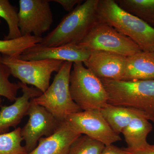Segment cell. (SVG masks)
Instances as JSON below:
<instances>
[{"instance_id": "1", "label": "cell", "mask_w": 154, "mask_h": 154, "mask_svg": "<svg viewBox=\"0 0 154 154\" xmlns=\"http://www.w3.org/2000/svg\"><path fill=\"white\" fill-rule=\"evenodd\" d=\"M99 0H87L66 15L39 44L46 47L79 44L99 21Z\"/></svg>"}, {"instance_id": "2", "label": "cell", "mask_w": 154, "mask_h": 154, "mask_svg": "<svg viewBox=\"0 0 154 154\" xmlns=\"http://www.w3.org/2000/svg\"><path fill=\"white\" fill-rule=\"evenodd\" d=\"M99 21L105 22L131 39L143 51L154 53V28L121 8L115 0H99Z\"/></svg>"}, {"instance_id": "3", "label": "cell", "mask_w": 154, "mask_h": 154, "mask_svg": "<svg viewBox=\"0 0 154 154\" xmlns=\"http://www.w3.org/2000/svg\"><path fill=\"white\" fill-rule=\"evenodd\" d=\"M100 80L108 95V104L137 110L154 122V79Z\"/></svg>"}, {"instance_id": "4", "label": "cell", "mask_w": 154, "mask_h": 154, "mask_svg": "<svg viewBox=\"0 0 154 154\" xmlns=\"http://www.w3.org/2000/svg\"><path fill=\"white\" fill-rule=\"evenodd\" d=\"M69 87L72 99L82 111L100 110L108 104L102 81L83 63H73Z\"/></svg>"}, {"instance_id": "5", "label": "cell", "mask_w": 154, "mask_h": 154, "mask_svg": "<svg viewBox=\"0 0 154 154\" xmlns=\"http://www.w3.org/2000/svg\"><path fill=\"white\" fill-rule=\"evenodd\" d=\"M73 63L64 62L49 88L41 96L34 98L60 122L69 116L82 111L72 99L70 91V76Z\"/></svg>"}, {"instance_id": "6", "label": "cell", "mask_w": 154, "mask_h": 154, "mask_svg": "<svg viewBox=\"0 0 154 154\" xmlns=\"http://www.w3.org/2000/svg\"><path fill=\"white\" fill-rule=\"evenodd\" d=\"M78 45L91 51H101L127 57L143 51L131 39L107 23L99 21Z\"/></svg>"}, {"instance_id": "7", "label": "cell", "mask_w": 154, "mask_h": 154, "mask_svg": "<svg viewBox=\"0 0 154 154\" xmlns=\"http://www.w3.org/2000/svg\"><path fill=\"white\" fill-rule=\"evenodd\" d=\"M2 56L3 62L8 67L12 76L22 84L31 85L43 93L49 88L53 73L57 72L64 62L54 60H24Z\"/></svg>"}, {"instance_id": "8", "label": "cell", "mask_w": 154, "mask_h": 154, "mask_svg": "<svg viewBox=\"0 0 154 154\" xmlns=\"http://www.w3.org/2000/svg\"><path fill=\"white\" fill-rule=\"evenodd\" d=\"M48 0H19V25L22 36H42L53 22Z\"/></svg>"}, {"instance_id": "9", "label": "cell", "mask_w": 154, "mask_h": 154, "mask_svg": "<svg viewBox=\"0 0 154 154\" xmlns=\"http://www.w3.org/2000/svg\"><path fill=\"white\" fill-rule=\"evenodd\" d=\"M27 115L28 122L21 128V136L25 141L27 153L33 150L42 137H48L57 130L60 122L44 107L30 100Z\"/></svg>"}, {"instance_id": "10", "label": "cell", "mask_w": 154, "mask_h": 154, "mask_svg": "<svg viewBox=\"0 0 154 154\" xmlns=\"http://www.w3.org/2000/svg\"><path fill=\"white\" fill-rule=\"evenodd\" d=\"M66 120L78 133L99 141L105 146L121 140L120 135L113 131L99 110L73 113Z\"/></svg>"}, {"instance_id": "11", "label": "cell", "mask_w": 154, "mask_h": 154, "mask_svg": "<svg viewBox=\"0 0 154 154\" xmlns=\"http://www.w3.org/2000/svg\"><path fill=\"white\" fill-rule=\"evenodd\" d=\"M91 54V51L77 44L46 47L38 43L26 49L18 58L27 61L54 60L74 63H84Z\"/></svg>"}, {"instance_id": "12", "label": "cell", "mask_w": 154, "mask_h": 154, "mask_svg": "<svg viewBox=\"0 0 154 154\" xmlns=\"http://www.w3.org/2000/svg\"><path fill=\"white\" fill-rule=\"evenodd\" d=\"M127 57L113 53L94 51L83 63L100 79L122 81Z\"/></svg>"}, {"instance_id": "13", "label": "cell", "mask_w": 154, "mask_h": 154, "mask_svg": "<svg viewBox=\"0 0 154 154\" xmlns=\"http://www.w3.org/2000/svg\"><path fill=\"white\" fill-rule=\"evenodd\" d=\"M22 96L17 97L12 105L2 106L0 109V134L9 132L10 128H15L27 115L30 100L41 96L40 90L19 82Z\"/></svg>"}, {"instance_id": "14", "label": "cell", "mask_w": 154, "mask_h": 154, "mask_svg": "<svg viewBox=\"0 0 154 154\" xmlns=\"http://www.w3.org/2000/svg\"><path fill=\"white\" fill-rule=\"evenodd\" d=\"M81 135L66 120L53 134L41 138L36 147L26 154H68L72 145Z\"/></svg>"}, {"instance_id": "15", "label": "cell", "mask_w": 154, "mask_h": 154, "mask_svg": "<svg viewBox=\"0 0 154 154\" xmlns=\"http://www.w3.org/2000/svg\"><path fill=\"white\" fill-rule=\"evenodd\" d=\"M152 129L149 120L143 114H138L122 132L128 145L125 149L134 151L149 147L151 145L147 141V137Z\"/></svg>"}, {"instance_id": "16", "label": "cell", "mask_w": 154, "mask_h": 154, "mask_svg": "<svg viewBox=\"0 0 154 154\" xmlns=\"http://www.w3.org/2000/svg\"><path fill=\"white\" fill-rule=\"evenodd\" d=\"M154 79V56L144 51L127 57L122 81Z\"/></svg>"}, {"instance_id": "17", "label": "cell", "mask_w": 154, "mask_h": 154, "mask_svg": "<svg viewBox=\"0 0 154 154\" xmlns=\"http://www.w3.org/2000/svg\"><path fill=\"white\" fill-rule=\"evenodd\" d=\"M99 110L110 128L119 135L133 119L138 114H141L131 108L109 104Z\"/></svg>"}, {"instance_id": "18", "label": "cell", "mask_w": 154, "mask_h": 154, "mask_svg": "<svg viewBox=\"0 0 154 154\" xmlns=\"http://www.w3.org/2000/svg\"><path fill=\"white\" fill-rule=\"evenodd\" d=\"M124 11L154 25V0H116ZM153 27V26H152Z\"/></svg>"}, {"instance_id": "19", "label": "cell", "mask_w": 154, "mask_h": 154, "mask_svg": "<svg viewBox=\"0 0 154 154\" xmlns=\"http://www.w3.org/2000/svg\"><path fill=\"white\" fill-rule=\"evenodd\" d=\"M42 40V37L33 35L9 40H0V54L10 57L18 58L26 49L40 43Z\"/></svg>"}, {"instance_id": "20", "label": "cell", "mask_w": 154, "mask_h": 154, "mask_svg": "<svg viewBox=\"0 0 154 154\" xmlns=\"http://www.w3.org/2000/svg\"><path fill=\"white\" fill-rule=\"evenodd\" d=\"M0 17L5 20L8 26V33L4 39H15L22 36L19 28L17 8L8 0H0Z\"/></svg>"}, {"instance_id": "21", "label": "cell", "mask_w": 154, "mask_h": 154, "mask_svg": "<svg viewBox=\"0 0 154 154\" xmlns=\"http://www.w3.org/2000/svg\"><path fill=\"white\" fill-rule=\"evenodd\" d=\"M21 128H15L11 132L0 134V154H26L21 136Z\"/></svg>"}, {"instance_id": "22", "label": "cell", "mask_w": 154, "mask_h": 154, "mask_svg": "<svg viewBox=\"0 0 154 154\" xmlns=\"http://www.w3.org/2000/svg\"><path fill=\"white\" fill-rule=\"evenodd\" d=\"M11 75L8 67L3 62V56L0 54V96L14 102L21 86L19 82L12 83L9 80Z\"/></svg>"}, {"instance_id": "23", "label": "cell", "mask_w": 154, "mask_h": 154, "mask_svg": "<svg viewBox=\"0 0 154 154\" xmlns=\"http://www.w3.org/2000/svg\"><path fill=\"white\" fill-rule=\"evenodd\" d=\"M105 146L85 135H81L72 145L68 154H102Z\"/></svg>"}, {"instance_id": "24", "label": "cell", "mask_w": 154, "mask_h": 154, "mask_svg": "<svg viewBox=\"0 0 154 154\" xmlns=\"http://www.w3.org/2000/svg\"><path fill=\"white\" fill-rule=\"evenodd\" d=\"M51 2L58 3L65 10L69 13L73 10L74 7L76 5H78L83 2L82 0H54Z\"/></svg>"}, {"instance_id": "25", "label": "cell", "mask_w": 154, "mask_h": 154, "mask_svg": "<svg viewBox=\"0 0 154 154\" xmlns=\"http://www.w3.org/2000/svg\"><path fill=\"white\" fill-rule=\"evenodd\" d=\"M102 154H131L124 149H120L113 144L105 146Z\"/></svg>"}, {"instance_id": "26", "label": "cell", "mask_w": 154, "mask_h": 154, "mask_svg": "<svg viewBox=\"0 0 154 154\" xmlns=\"http://www.w3.org/2000/svg\"><path fill=\"white\" fill-rule=\"evenodd\" d=\"M127 151L129 152L131 154H154V149L152 148V145H151L149 147L145 149L134 151Z\"/></svg>"}, {"instance_id": "27", "label": "cell", "mask_w": 154, "mask_h": 154, "mask_svg": "<svg viewBox=\"0 0 154 154\" xmlns=\"http://www.w3.org/2000/svg\"><path fill=\"white\" fill-rule=\"evenodd\" d=\"M2 97L0 96V109L2 107Z\"/></svg>"}, {"instance_id": "28", "label": "cell", "mask_w": 154, "mask_h": 154, "mask_svg": "<svg viewBox=\"0 0 154 154\" xmlns=\"http://www.w3.org/2000/svg\"><path fill=\"white\" fill-rule=\"evenodd\" d=\"M152 148L154 149V144L152 145Z\"/></svg>"}, {"instance_id": "29", "label": "cell", "mask_w": 154, "mask_h": 154, "mask_svg": "<svg viewBox=\"0 0 154 154\" xmlns=\"http://www.w3.org/2000/svg\"><path fill=\"white\" fill-rule=\"evenodd\" d=\"M1 23H2V21H1V19H0V25H1Z\"/></svg>"}, {"instance_id": "30", "label": "cell", "mask_w": 154, "mask_h": 154, "mask_svg": "<svg viewBox=\"0 0 154 154\" xmlns=\"http://www.w3.org/2000/svg\"><path fill=\"white\" fill-rule=\"evenodd\" d=\"M152 53V54H153V55L154 56V53Z\"/></svg>"}]
</instances>
